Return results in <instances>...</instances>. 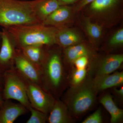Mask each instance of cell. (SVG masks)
I'll return each instance as SVG.
<instances>
[{"mask_svg":"<svg viewBox=\"0 0 123 123\" xmlns=\"http://www.w3.org/2000/svg\"><path fill=\"white\" fill-rule=\"evenodd\" d=\"M0 34V66L8 70L13 66L14 59L16 53L14 49L15 45L6 29L3 28Z\"/></svg>","mask_w":123,"mask_h":123,"instance_id":"ba28073f","label":"cell"},{"mask_svg":"<svg viewBox=\"0 0 123 123\" xmlns=\"http://www.w3.org/2000/svg\"><path fill=\"white\" fill-rule=\"evenodd\" d=\"M4 79L3 96L5 99L16 100L29 111L31 106L27 97L26 82L24 78L13 66L6 71Z\"/></svg>","mask_w":123,"mask_h":123,"instance_id":"5b68a950","label":"cell"},{"mask_svg":"<svg viewBox=\"0 0 123 123\" xmlns=\"http://www.w3.org/2000/svg\"><path fill=\"white\" fill-rule=\"evenodd\" d=\"M80 41L79 36L73 31L57 30L56 35V42L63 47L66 48L78 44Z\"/></svg>","mask_w":123,"mask_h":123,"instance_id":"e0dca14e","label":"cell"},{"mask_svg":"<svg viewBox=\"0 0 123 123\" xmlns=\"http://www.w3.org/2000/svg\"><path fill=\"white\" fill-rule=\"evenodd\" d=\"M86 29L88 34L93 38L97 39L101 37L102 30L99 25L88 21L86 23Z\"/></svg>","mask_w":123,"mask_h":123,"instance_id":"7402d4cb","label":"cell"},{"mask_svg":"<svg viewBox=\"0 0 123 123\" xmlns=\"http://www.w3.org/2000/svg\"><path fill=\"white\" fill-rule=\"evenodd\" d=\"M40 0H0V26L10 27L42 23L36 14Z\"/></svg>","mask_w":123,"mask_h":123,"instance_id":"6da1fadb","label":"cell"},{"mask_svg":"<svg viewBox=\"0 0 123 123\" xmlns=\"http://www.w3.org/2000/svg\"><path fill=\"white\" fill-rule=\"evenodd\" d=\"M71 15L68 7L61 6L42 23L46 25L59 26L66 22Z\"/></svg>","mask_w":123,"mask_h":123,"instance_id":"5bb4252c","label":"cell"},{"mask_svg":"<svg viewBox=\"0 0 123 123\" xmlns=\"http://www.w3.org/2000/svg\"><path fill=\"white\" fill-rule=\"evenodd\" d=\"M65 56L68 62L73 63L77 59L82 56L88 57L90 52L84 44H76L66 48L65 50Z\"/></svg>","mask_w":123,"mask_h":123,"instance_id":"ac0fdd59","label":"cell"},{"mask_svg":"<svg viewBox=\"0 0 123 123\" xmlns=\"http://www.w3.org/2000/svg\"><path fill=\"white\" fill-rule=\"evenodd\" d=\"M5 29L19 48L29 46L43 47L56 43L57 30L42 23L16 26Z\"/></svg>","mask_w":123,"mask_h":123,"instance_id":"7a4b0ae2","label":"cell"},{"mask_svg":"<svg viewBox=\"0 0 123 123\" xmlns=\"http://www.w3.org/2000/svg\"><path fill=\"white\" fill-rule=\"evenodd\" d=\"M30 111V117L26 123H45L47 121L48 114L36 110L31 106L29 110Z\"/></svg>","mask_w":123,"mask_h":123,"instance_id":"ffe728a7","label":"cell"},{"mask_svg":"<svg viewBox=\"0 0 123 123\" xmlns=\"http://www.w3.org/2000/svg\"><path fill=\"white\" fill-rule=\"evenodd\" d=\"M1 39V34H0V40Z\"/></svg>","mask_w":123,"mask_h":123,"instance_id":"f546056e","label":"cell"},{"mask_svg":"<svg viewBox=\"0 0 123 123\" xmlns=\"http://www.w3.org/2000/svg\"><path fill=\"white\" fill-rule=\"evenodd\" d=\"M76 68H86L89 63V58L87 56H84L79 57L74 62Z\"/></svg>","mask_w":123,"mask_h":123,"instance_id":"d4e9b609","label":"cell"},{"mask_svg":"<svg viewBox=\"0 0 123 123\" xmlns=\"http://www.w3.org/2000/svg\"><path fill=\"white\" fill-rule=\"evenodd\" d=\"M13 67L24 79L44 89L41 66L27 59L19 50L16 51Z\"/></svg>","mask_w":123,"mask_h":123,"instance_id":"52a82bcc","label":"cell"},{"mask_svg":"<svg viewBox=\"0 0 123 123\" xmlns=\"http://www.w3.org/2000/svg\"><path fill=\"white\" fill-rule=\"evenodd\" d=\"M41 67L43 88L51 94H57L61 89L64 77L63 67L59 53L46 55Z\"/></svg>","mask_w":123,"mask_h":123,"instance_id":"277c9868","label":"cell"},{"mask_svg":"<svg viewBox=\"0 0 123 123\" xmlns=\"http://www.w3.org/2000/svg\"><path fill=\"white\" fill-rule=\"evenodd\" d=\"M61 6L57 0H40L36 7V16L42 23Z\"/></svg>","mask_w":123,"mask_h":123,"instance_id":"9a60e30c","label":"cell"},{"mask_svg":"<svg viewBox=\"0 0 123 123\" xmlns=\"http://www.w3.org/2000/svg\"><path fill=\"white\" fill-rule=\"evenodd\" d=\"M94 86L97 92L109 88L121 86L123 84V72L98 75L92 78Z\"/></svg>","mask_w":123,"mask_h":123,"instance_id":"30bf717a","label":"cell"},{"mask_svg":"<svg viewBox=\"0 0 123 123\" xmlns=\"http://www.w3.org/2000/svg\"><path fill=\"white\" fill-rule=\"evenodd\" d=\"M118 0H94L91 3L90 8L95 11L105 10L114 6Z\"/></svg>","mask_w":123,"mask_h":123,"instance_id":"d6986e66","label":"cell"},{"mask_svg":"<svg viewBox=\"0 0 123 123\" xmlns=\"http://www.w3.org/2000/svg\"><path fill=\"white\" fill-rule=\"evenodd\" d=\"M114 91L115 94L117 97L122 99L123 98V87L121 86L119 89H118L116 87L114 88Z\"/></svg>","mask_w":123,"mask_h":123,"instance_id":"4316f807","label":"cell"},{"mask_svg":"<svg viewBox=\"0 0 123 123\" xmlns=\"http://www.w3.org/2000/svg\"><path fill=\"white\" fill-rule=\"evenodd\" d=\"M49 114L47 122L49 123H71L74 121L68 106L60 100L56 99Z\"/></svg>","mask_w":123,"mask_h":123,"instance_id":"8fae6325","label":"cell"},{"mask_svg":"<svg viewBox=\"0 0 123 123\" xmlns=\"http://www.w3.org/2000/svg\"><path fill=\"white\" fill-rule=\"evenodd\" d=\"M98 92L92 78H86L81 84L72 86L67 92L64 102L71 115L81 116L92 108L96 101Z\"/></svg>","mask_w":123,"mask_h":123,"instance_id":"3957f363","label":"cell"},{"mask_svg":"<svg viewBox=\"0 0 123 123\" xmlns=\"http://www.w3.org/2000/svg\"><path fill=\"white\" fill-rule=\"evenodd\" d=\"M3 102H3V100H2V98H1L0 94V107L2 105Z\"/></svg>","mask_w":123,"mask_h":123,"instance_id":"f1b7e54d","label":"cell"},{"mask_svg":"<svg viewBox=\"0 0 123 123\" xmlns=\"http://www.w3.org/2000/svg\"><path fill=\"white\" fill-rule=\"evenodd\" d=\"M110 44L111 46L121 45L123 43V29L118 30L111 38Z\"/></svg>","mask_w":123,"mask_h":123,"instance_id":"cb8c5ba5","label":"cell"},{"mask_svg":"<svg viewBox=\"0 0 123 123\" xmlns=\"http://www.w3.org/2000/svg\"><path fill=\"white\" fill-rule=\"evenodd\" d=\"M0 108V123H13L29 111L21 104L14 103L9 100L3 102Z\"/></svg>","mask_w":123,"mask_h":123,"instance_id":"9c48e42d","label":"cell"},{"mask_svg":"<svg viewBox=\"0 0 123 123\" xmlns=\"http://www.w3.org/2000/svg\"><path fill=\"white\" fill-rule=\"evenodd\" d=\"M60 4L61 5L69 4L74 3L78 0H57Z\"/></svg>","mask_w":123,"mask_h":123,"instance_id":"83f0119b","label":"cell"},{"mask_svg":"<svg viewBox=\"0 0 123 123\" xmlns=\"http://www.w3.org/2000/svg\"><path fill=\"white\" fill-rule=\"evenodd\" d=\"M99 102L110 114L111 123H119L123 121V110L116 105L111 95L109 94H104L101 97Z\"/></svg>","mask_w":123,"mask_h":123,"instance_id":"4fadbf2b","label":"cell"},{"mask_svg":"<svg viewBox=\"0 0 123 123\" xmlns=\"http://www.w3.org/2000/svg\"><path fill=\"white\" fill-rule=\"evenodd\" d=\"M102 116L101 111V109H98L85 119L81 123H102Z\"/></svg>","mask_w":123,"mask_h":123,"instance_id":"603a6c76","label":"cell"},{"mask_svg":"<svg viewBox=\"0 0 123 123\" xmlns=\"http://www.w3.org/2000/svg\"><path fill=\"white\" fill-rule=\"evenodd\" d=\"M87 71L86 68H75L73 72L71 78L72 86H74L81 84L86 78Z\"/></svg>","mask_w":123,"mask_h":123,"instance_id":"44dd1931","label":"cell"},{"mask_svg":"<svg viewBox=\"0 0 123 123\" xmlns=\"http://www.w3.org/2000/svg\"><path fill=\"white\" fill-rule=\"evenodd\" d=\"M43 46H29L19 48L23 55L27 59L37 65L41 66L46 57Z\"/></svg>","mask_w":123,"mask_h":123,"instance_id":"2e32d148","label":"cell"},{"mask_svg":"<svg viewBox=\"0 0 123 123\" xmlns=\"http://www.w3.org/2000/svg\"><path fill=\"white\" fill-rule=\"evenodd\" d=\"M123 62L122 54L108 55L98 63L95 69L96 76L112 73L120 67Z\"/></svg>","mask_w":123,"mask_h":123,"instance_id":"7c38bea8","label":"cell"},{"mask_svg":"<svg viewBox=\"0 0 123 123\" xmlns=\"http://www.w3.org/2000/svg\"><path fill=\"white\" fill-rule=\"evenodd\" d=\"M24 79L26 82L27 97L31 106L48 114L55 101V97L41 86Z\"/></svg>","mask_w":123,"mask_h":123,"instance_id":"8992f818","label":"cell"},{"mask_svg":"<svg viewBox=\"0 0 123 123\" xmlns=\"http://www.w3.org/2000/svg\"><path fill=\"white\" fill-rule=\"evenodd\" d=\"M94 0H82L78 6L77 9H81L89 4H91Z\"/></svg>","mask_w":123,"mask_h":123,"instance_id":"484cf974","label":"cell"}]
</instances>
